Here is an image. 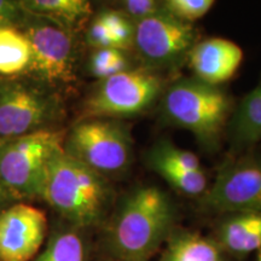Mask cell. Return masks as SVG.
Instances as JSON below:
<instances>
[{
	"instance_id": "6da1fadb",
	"label": "cell",
	"mask_w": 261,
	"mask_h": 261,
	"mask_svg": "<svg viewBox=\"0 0 261 261\" xmlns=\"http://www.w3.org/2000/svg\"><path fill=\"white\" fill-rule=\"evenodd\" d=\"M175 217L167 192L151 185L133 189L104 223V247L115 261H148L173 232Z\"/></svg>"
},
{
	"instance_id": "7a4b0ae2",
	"label": "cell",
	"mask_w": 261,
	"mask_h": 261,
	"mask_svg": "<svg viewBox=\"0 0 261 261\" xmlns=\"http://www.w3.org/2000/svg\"><path fill=\"white\" fill-rule=\"evenodd\" d=\"M39 200L46 202L62 221L85 231L107 221L113 189L108 178L63 150L47 165Z\"/></svg>"
},
{
	"instance_id": "3957f363",
	"label": "cell",
	"mask_w": 261,
	"mask_h": 261,
	"mask_svg": "<svg viewBox=\"0 0 261 261\" xmlns=\"http://www.w3.org/2000/svg\"><path fill=\"white\" fill-rule=\"evenodd\" d=\"M161 102L166 121L190 130L204 146L219 142L231 113L227 94L197 79L178 80L166 90Z\"/></svg>"
},
{
	"instance_id": "277c9868",
	"label": "cell",
	"mask_w": 261,
	"mask_h": 261,
	"mask_svg": "<svg viewBox=\"0 0 261 261\" xmlns=\"http://www.w3.org/2000/svg\"><path fill=\"white\" fill-rule=\"evenodd\" d=\"M65 132L47 128L0 142V177L17 202L39 198L45 171L63 151Z\"/></svg>"
},
{
	"instance_id": "5b68a950",
	"label": "cell",
	"mask_w": 261,
	"mask_h": 261,
	"mask_svg": "<svg viewBox=\"0 0 261 261\" xmlns=\"http://www.w3.org/2000/svg\"><path fill=\"white\" fill-rule=\"evenodd\" d=\"M63 150L103 177L125 172L133 159V139L121 120L81 119L65 133Z\"/></svg>"
},
{
	"instance_id": "8992f818",
	"label": "cell",
	"mask_w": 261,
	"mask_h": 261,
	"mask_svg": "<svg viewBox=\"0 0 261 261\" xmlns=\"http://www.w3.org/2000/svg\"><path fill=\"white\" fill-rule=\"evenodd\" d=\"M62 113L50 87L23 77L0 79V142L52 128Z\"/></svg>"
},
{
	"instance_id": "52a82bcc",
	"label": "cell",
	"mask_w": 261,
	"mask_h": 261,
	"mask_svg": "<svg viewBox=\"0 0 261 261\" xmlns=\"http://www.w3.org/2000/svg\"><path fill=\"white\" fill-rule=\"evenodd\" d=\"M162 92L163 79L155 70L127 69L100 80L85 100L83 119L137 116L146 112Z\"/></svg>"
},
{
	"instance_id": "ba28073f",
	"label": "cell",
	"mask_w": 261,
	"mask_h": 261,
	"mask_svg": "<svg viewBox=\"0 0 261 261\" xmlns=\"http://www.w3.org/2000/svg\"><path fill=\"white\" fill-rule=\"evenodd\" d=\"M18 28L31 45L32 62L28 73L48 87L73 83L75 56L70 33L28 12Z\"/></svg>"
},
{
	"instance_id": "9c48e42d",
	"label": "cell",
	"mask_w": 261,
	"mask_h": 261,
	"mask_svg": "<svg viewBox=\"0 0 261 261\" xmlns=\"http://www.w3.org/2000/svg\"><path fill=\"white\" fill-rule=\"evenodd\" d=\"M133 47L149 69L168 68L188 58L196 44V31L167 12L136 22Z\"/></svg>"
},
{
	"instance_id": "30bf717a",
	"label": "cell",
	"mask_w": 261,
	"mask_h": 261,
	"mask_svg": "<svg viewBox=\"0 0 261 261\" xmlns=\"http://www.w3.org/2000/svg\"><path fill=\"white\" fill-rule=\"evenodd\" d=\"M203 203L219 213H261V155H244L224 165Z\"/></svg>"
},
{
	"instance_id": "8fae6325",
	"label": "cell",
	"mask_w": 261,
	"mask_h": 261,
	"mask_svg": "<svg viewBox=\"0 0 261 261\" xmlns=\"http://www.w3.org/2000/svg\"><path fill=\"white\" fill-rule=\"evenodd\" d=\"M46 213L40 208L16 202L0 212V261H31L47 237Z\"/></svg>"
},
{
	"instance_id": "7c38bea8",
	"label": "cell",
	"mask_w": 261,
	"mask_h": 261,
	"mask_svg": "<svg viewBox=\"0 0 261 261\" xmlns=\"http://www.w3.org/2000/svg\"><path fill=\"white\" fill-rule=\"evenodd\" d=\"M188 61L196 79L219 86L236 74L243 61V51L227 39L211 38L196 42L189 52Z\"/></svg>"
},
{
	"instance_id": "4fadbf2b",
	"label": "cell",
	"mask_w": 261,
	"mask_h": 261,
	"mask_svg": "<svg viewBox=\"0 0 261 261\" xmlns=\"http://www.w3.org/2000/svg\"><path fill=\"white\" fill-rule=\"evenodd\" d=\"M217 242L233 255L261 249V213H231L218 226Z\"/></svg>"
},
{
	"instance_id": "5bb4252c",
	"label": "cell",
	"mask_w": 261,
	"mask_h": 261,
	"mask_svg": "<svg viewBox=\"0 0 261 261\" xmlns=\"http://www.w3.org/2000/svg\"><path fill=\"white\" fill-rule=\"evenodd\" d=\"M159 261H227L217 240L189 230H173Z\"/></svg>"
},
{
	"instance_id": "9a60e30c",
	"label": "cell",
	"mask_w": 261,
	"mask_h": 261,
	"mask_svg": "<svg viewBox=\"0 0 261 261\" xmlns=\"http://www.w3.org/2000/svg\"><path fill=\"white\" fill-rule=\"evenodd\" d=\"M33 261H89L84 230L61 221Z\"/></svg>"
},
{
	"instance_id": "2e32d148",
	"label": "cell",
	"mask_w": 261,
	"mask_h": 261,
	"mask_svg": "<svg viewBox=\"0 0 261 261\" xmlns=\"http://www.w3.org/2000/svg\"><path fill=\"white\" fill-rule=\"evenodd\" d=\"M21 5L28 14L46 18L69 33L92 14V5L86 0H24Z\"/></svg>"
},
{
	"instance_id": "e0dca14e",
	"label": "cell",
	"mask_w": 261,
	"mask_h": 261,
	"mask_svg": "<svg viewBox=\"0 0 261 261\" xmlns=\"http://www.w3.org/2000/svg\"><path fill=\"white\" fill-rule=\"evenodd\" d=\"M230 135L237 148H250L261 142V81L234 110Z\"/></svg>"
},
{
	"instance_id": "ac0fdd59",
	"label": "cell",
	"mask_w": 261,
	"mask_h": 261,
	"mask_svg": "<svg viewBox=\"0 0 261 261\" xmlns=\"http://www.w3.org/2000/svg\"><path fill=\"white\" fill-rule=\"evenodd\" d=\"M31 62V45L24 33L11 25L0 27V79L28 73Z\"/></svg>"
},
{
	"instance_id": "d6986e66",
	"label": "cell",
	"mask_w": 261,
	"mask_h": 261,
	"mask_svg": "<svg viewBox=\"0 0 261 261\" xmlns=\"http://www.w3.org/2000/svg\"><path fill=\"white\" fill-rule=\"evenodd\" d=\"M146 163L169 185L188 196L204 195L207 191V177L203 173L188 172L180 166L174 165L148 151Z\"/></svg>"
},
{
	"instance_id": "ffe728a7",
	"label": "cell",
	"mask_w": 261,
	"mask_h": 261,
	"mask_svg": "<svg viewBox=\"0 0 261 261\" xmlns=\"http://www.w3.org/2000/svg\"><path fill=\"white\" fill-rule=\"evenodd\" d=\"M129 69L125 52L119 48H98L90 58V71L93 76L104 80Z\"/></svg>"
},
{
	"instance_id": "44dd1931",
	"label": "cell",
	"mask_w": 261,
	"mask_h": 261,
	"mask_svg": "<svg viewBox=\"0 0 261 261\" xmlns=\"http://www.w3.org/2000/svg\"><path fill=\"white\" fill-rule=\"evenodd\" d=\"M97 17L108 28V31H109L119 50L125 51L126 48L133 46L135 24L121 11H117V10H104V11L97 15Z\"/></svg>"
},
{
	"instance_id": "7402d4cb",
	"label": "cell",
	"mask_w": 261,
	"mask_h": 261,
	"mask_svg": "<svg viewBox=\"0 0 261 261\" xmlns=\"http://www.w3.org/2000/svg\"><path fill=\"white\" fill-rule=\"evenodd\" d=\"M163 10L172 17L192 23L210 12L214 6L213 0H165L162 2Z\"/></svg>"
},
{
	"instance_id": "603a6c76",
	"label": "cell",
	"mask_w": 261,
	"mask_h": 261,
	"mask_svg": "<svg viewBox=\"0 0 261 261\" xmlns=\"http://www.w3.org/2000/svg\"><path fill=\"white\" fill-rule=\"evenodd\" d=\"M163 11L162 2L156 0H126L121 3V12L133 23Z\"/></svg>"
},
{
	"instance_id": "cb8c5ba5",
	"label": "cell",
	"mask_w": 261,
	"mask_h": 261,
	"mask_svg": "<svg viewBox=\"0 0 261 261\" xmlns=\"http://www.w3.org/2000/svg\"><path fill=\"white\" fill-rule=\"evenodd\" d=\"M86 38L87 42L94 47V50H98V48H117L108 28L98 17L91 22Z\"/></svg>"
},
{
	"instance_id": "d4e9b609",
	"label": "cell",
	"mask_w": 261,
	"mask_h": 261,
	"mask_svg": "<svg viewBox=\"0 0 261 261\" xmlns=\"http://www.w3.org/2000/svg\"><path fill=\"white\" fill-rule=\"evenodd\" d=\"M16 202L17 201H16L14 195H12L9 189L6 188L2 177H0V212L5 210V208H8L9 205L16 203Z\"/></svg>"
},
{
	"instance_id": "484cf974",
	"label": "cell",
	"mask_w": 261,
	"mask_h": 261,
	"mask_svg": "<svg viewBox=\"0 0 261 261\" xmlns=\"http://www.w3.org/2000/svg\"><path fill=\"white\" fill-rule=\"evenodd\" d=\"M256 261H261V249L259 250V252H257V259H256Z\"/></svg>"
},
{
	"instance_id": "4316f807",
	"label": "cell",
	"mask_w": 261,
	"mask_h": 261,
	"mask_svg": "<svg viewBox=\"0 0 261 261\" xmlns=\"http://www.w3.org/2000/svg\"><path fill=\"white\" fill-rule=\"evenodd\" d=\"M113 261H115V260H113Z\"/></svg>"
}]
</instances>
